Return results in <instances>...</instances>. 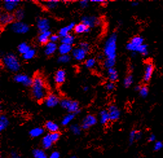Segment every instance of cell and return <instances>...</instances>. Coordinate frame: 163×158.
Wrapping results in <instances>:
<instances>
[{
    "mask_svg": "<svg viewBox=\"0 0 163 158\" xmlns=\"http://www.w3.org/2000/svg\"><path fill=\"white\" fill-rule=\"evenodd\" d=\"M48 90L45 82L42 76L37 75L32 78L31 86V94L36 101H40L48 95Z\"/></svg>",
    "mask_w": 163,
    "mask_h": 158,
    "instance_id": "cell-1",
    "label": "cell"
},
{
    "mask_svg": "<svg viewBox=\"0 0 163 158\" xmlns=\"http://www.w3.org/2000/svg\"><path fill=\"white\" fill-rule=\"evenodd\" d=\"M116 42H117V35L115 32L111 34L107 38L104 47V53L107 59L116 60V48H117Z\"/></svg>",
    "mask_w": 163,
    "mask_h": 158,
    "instance_id": "cell-2",
    "label": "cell"
},
{
    "mask_svg": "<svg viewBox=\"0 0 163 158\" xmlns=\"http://www.w3.org/2000/svg\"><path fill=\"white\" fill-rule=\"evenodd\" d=\"M3 64L8 71L16 73L20 70V63L16 56L13 53L6 54L2 59Z\"/></svg>",
    "mask_w": 163,
    "mask_h": 158,
    "instance_id": "cell-3",
    "label": "cell"
},
{
    "mask_svg": "<svg viewBox=\"0 0 163 158\" xmlns=\"http://www.w3.org/2000/svg\"><path fill=\"white\" fill-rule=\"evenodd\" d=\"M60 106L64 109H66L71 114H78L80 111L79 104L77 101H72L68 99H63L60 102Z\"/></svg>",
    "mask_w": 163,
    "mask_h": 158,
    "instance_id": "cell-4",
    "label": "cell"
},
{
    "mask_svg": "<svg viewBox=\"0 0 163 158\" xmlns=\"http://www.w3.org/2000/svg\"><path fill=\"white\" fill-rule=\"evenodd\" d=\"M143 44H144V38L142 36H136L131 39L126 45V49L131 52H137L138 48Z\"/></svg>",
    "mask_w": 163,
    "mask_h": 158,
    "instance_id": "cell-5",
    "label": "cell"
},
{
    "mask_svg": "<svg viewBox=\"0 0 163 158\" xmlns=\"http://www.w3.org/2000/svg\"><path fill=\"white\" fill-rule=\"evenodd\" d=\"M11 29L12 31L17 34H25L29 31V26L27 23L21 21L14 22L11 24Z\"/></svg>",
    "mask_w": 163,
    "mask_h": 158,
    "instance_id": "cell-6",
    "label": "cell"
},
{
    "mask_svg": "<svg viewBox=\"0 0 163 158\" xmlns=\"http://www.w3.org/2000/svg\"><path fill=\"white\" fill-rule=\"evenodd\" d=\"M14 80L17 83L23 84L27 87H31L32 84V79L25 74H16L14 77Z\"/></svg>",
    "mask_w": 163,
    "mask_h": 158,
    "instance_id": "cell-7",
    "label": "cell"
},
{
    "mask_svg": "<svg viewBox=\"0 0 163 158\" xmlns=\"http://www.w3.org/2000/svg\"><path fill=\"white\" fill-rule=\"evenodd\" d=\"M97 123V118L94 115L89 114L83 119L81 128L84 130H88L91 126H94Z\"/></svg>",
    "mask_w": 163,
    "mask_h": 158,
    "instance_id": "cell-8",
    "label": "cell"
},
{
    "mask_svg": "<svg viewBox=\"0 0 163 158\" xmlns=\"http://www.w3.org/2000/svg\"><path fill=\"white\" fill-rule=\"evenodd\" d=\"M82 22L89 28H91L99 25L100 20L99 18L95 16H84L82 18Z\"/></svg>",
    "mask_w": 163,
    "mask_h": 158,
    "instance_id": "cell-9",
    "label": "cell"
},
{
    "mask_svg": "<svg viewBox=\"0 0 163 158\" xmlns=\"http://www.w3.org/2000/svg\"><path fill=\"white\" fill-rule=\"evenodd\" d=\"M20 2V0H5L3 4V7L5 12L11 13L16 10Z\"/></svg>",
    "mask_w": 163,
    "mask_h": 158,
    "instance_id": "cell-10",
    "label": "cell"
},
{
    "mask_svg": "<svg viewBox=\"0 0 163 158\" xmlns=\"http://www.w3.org/2000/svg\"><path fill=\"white\" fill-rule=\"evenodd\" d=\"M107 111L109 113L110 121L114 122V121H116L119 119L120 117H121V111L117 108V106L113 104L110 105L107 109Z\"/></svg>",
    "mask_w": 163,
    "mask_h": 158,
    "instance_id": "cell-11",
    "label": "cell"
},
{
    "mask_svg": "<svg viewBox=\"0 0 163 158\" xmlns=\"http://www.w3.org/2000/svg\"><path fill=\"white\" fill-rule=\"evenodd\" d=\"M15 19L14 15L11 14L7 12H2L0 16V22L2 25H8V24H12L14 22Z\"/></svg>",
    "mask_w": 163,
    "mask_h": 158,
    "instance_id": "cell-12",
    "label": "cell"
},
{
    "mask_svg": "<svg viewBox=\"0 0 163 158\" xmlns=\"http://www.w3.org/2000/svg\"><path fill=\"white\" fill-rule=\"evenodd\" d=\"M153 71H154V65L151 62H147L144 68V72L143 80L145 83H148L151 80Z\"/></svg>",
    "mask_w": 163,
    "mask_h": 158,
    "instance_id": "cell-13",
    "label": "cell"
},
{
    "mask_svg": "<svg viewBox=\"0 0 163 158\" xmlns=\"http://www.w3.org/2000/svg\"><path fill=\"white\" fill-rule=\"evenodd\" d=\"M37 27L40 32L49 31L50 29V22L47 18H40L37 20Z\"/></svg>",
    "mask_w": 163,
    "mask_h": 158,
    "instance_id": "cell-14",
    "label": "cell"
},
{
    "mask_svg": "<svg viewBox=\"0 0 163 158\" xmlns=\"http://www.w3.org/2000/svg\"><path fill=\"white\" fill-rule=\"evenodd\" d=\"M87 53V52H86L85 51L79 47L75 48L72 51V55L74 59L76 60H77V61H82V60H84L85 59Z\"/></svg>",
    "mask_w": 163,
    "mask_h": 158,
    "instance_id": "cell-15",
    "label": "cell"
},
{
    "mask_svg": "<svg viewBox=\"0 0 163 158\" xmlns=\"http://www.w3.org/2000/svg\"><path fill=\"white\" fill-rule=\"evenodd\" d=\"M60 102L58 97L54 94H49L45 99V104L49 108L55 107Z\"/></svg>",
    "mask_w": 163,
    "mask_h": 158,
    "instance_id": "cell-16",
    "label": "cell"
},
{
    "mask_svg": "<svg viewBox=\"0 0 163 158\" xmlns=\"http://www.w3.org/2000/svg\"><path fill=\"white\" fill-rule=\"evenodd\" d=\"M52 35L50 31L44 32H40L38 37V41L42 45H46L50 42V37Z\"/></svg>",
    "mask_w": 163,
    "mask_h": 158,
    "instance_id": "cell-17",
    "label": "cell"
},
{
    "mask_svg": "<svg viewBox=\"0 0 163 158\" xmlns=\"http://www.w3.org/2000/svg\"><path fill=\"white\" fill-rule=\"evenodd\" d=\"M66 73L64 69H59L58 70L54 75V81L57 84L60 85L63 84L66 80Z\"/></svg>",
    "mask_w": 163,
    "mask_h": 158,
    "instance_id": "cell-18",
    "label": "cell"
},
{
    "mask_svg": "<svg viewBox=\"0 0 163 158\" xmlns=\"http://www.w3.org/2000/svg\"><path fill=\"white\" fill-rule=\"evenodd\" d=\"M75 26H76L75 22H71L67 26L61 28L59 31V33H58V34H59V36H60L61 38L65 37V36L69 34L70 31H71L72 30H74Z\"/></svg>",
    "mask_w": 163,
    "mask_h": 158,
    "instance_id": "cell-19",
    "label": "cell"
},
{
    "mask_svg": "<svg viewBox=\"0 0 163 158\" xmlns=\"http://www.w3.org/2000/svg\"><path fill=\"white\" fill-rule=\"evenodd\" d=\"M57 50V45L56 43L49 42L47 44L45 45V54L49 56L53 55Z\"/></svg>",
    "mask_w": 163,
    "mask_h": 158,
    "instance_id": "cell-20",
    "label": "cell"
},
{
    "mask_svg": "<svg viewBox=\"0 0 163 158\" xmlns=\"http://www.w3.org/2000/svg\"><path fill=\"white\" fill-rule=\"evenodd\" d=\"M74 31H75L76 34H83V33L88 32L90 31V28H89L84 23L81 22L80 23L76 24Z\"/></svg>",
    "mask_w": 163,
    "mask_h": 158,
    "instance_id": "cell-21",
    "label": "cell"
},
{
    "mask_svg": "<svg viewBox=\"0 0 163 158\" xmlns=\"http://www.w3.org/2000/svg\"><path fill=\"white\" fill-rule=\"evenodd\" d=\"M45 128L50 133L56 132L59 130V126H58V124L51 121H48L45 123Z\"/></svg>",
    "mask_w": 163,
    "mask_h": 158,
    "instance_id": "cell-22",
    "label": "cell"
},
{
    "mask_svg": "<svg viewBox=\"0 0 163 158\" xmlns=\"http://www.w3.org/2000/svg\"><path fill=\"white\" fill-rule=\"evenodd\" d=\"M72 45L61 44L58 47V51H59L61 55H67L71 52H72Z\"/></svg>",
    "mask_w": 163,
    "mask_h": 158,
    "instance_id": "cell-23",
    "label": "cell"
},
{
    "mask_svg": "<svg viewBox=\"0 0 163 158\" xmlns=\"http://www.w3.org/2000/svg\"><path fill=\"white\" fill-rule=\"evenodd\" d=\"M99 115L100 123L102 124L106 125V124L108 123L109 121H110L109 115L107 110H102V111H100Z\"/></svg>",
    "mask_w": 163,
    "mask_h": 158,
    "instance_id": "cell-24",
    "label": "cell"
},
{
    "mask_svg": "<svg viewBox=\"0 0 163 158\" xmlns=\"http://www.w3.org/2000/svg\"><path fill=\"white\" fill-rule=\"evenodd\" d=\"M53 144V142L51 140L50 135L49 134L46 135L43 138L42 140V147L44 148V149H49V148H50L52 147Z\"/></svg>",
    "mask_w": 163,
    "mask_h": 158,
    "instance_id": "cell-25",
    "label": "cell"
},
{
    "mask_svg": "<svg viewBox=\"0 0 163 158\" xmlns=\"http://www.w3.org/2000/svg\"><path fill=\"white\" fill-rule=\"evenodd\" d=\"M107 75H108L109 80L110 82H112V83H114V82L117 80L119 77L118 73L114 68L107 69Z\"/></svg>",
    "mask_w": 163,
    "mask_h": 158,
    "instance_id": "cell-26",
    "label": "cell"
},
{
    "mask_svg": "<svg viewBox=\"0 0 163 158\" xmlns=\"http://www.w3.org/2000/svg\"><path fill=\"white\" fill-rule=\"evenodd\" d=\"M30 45L26 43V42H22L20 44H19L18 47V51L21 54L23 55L24 54H25L27 51H29L30 49Z\"/></svg>",
    "mask_w": 163,
    "mask_h": 158,
    "instance_id": "cell-27",
    "label": "cell"
},
{
    "mask_svg": "<svg viewBox=\"0 0 163 158\" xmlns=\"http://www.w3.org/2000/svg\"><path fill=\"white\" fill-rule=\"evenodd\" d=\"M44 132V130L42 128H35L32 129L29 132V135H30L31 138H37V137H39L42 135L43 133Z\"/></svg>",
    "mask_w": 163,
    "mask_h": 158,
    "instance_id": "cell-28",
    "label": "cell"
},
{
    "mask_svg": "<svg viewBox=\"0 0 163 158\" xmlns=\"http://www.w3.org/2000/svg\"><path fill=\"white\" fill-rule=\"evenodd\" d=\"M9 124V121L7 116L5 115H1L0 117V130L3 131V130H5L7 128Z\"/></svg>",
    "mask_w": 163,
    "mask_h": 158,
    "instance_id": "cell-29",
    "label": "cell"
},
{
    "mask_svg": "<svg viewBox=\"0 0 163 158\" xmlns=\"http://www.w3.org/2000/svg\"><path fill=\"white\" fill-rule=\"evenodd\" d=\"M75 36H73L72 35L69 34L68 35L65 36V37L61 38V44L72 45L74 44V42H75Z\"/></svg>",
    "mask_w": 163,
    "mask_h": 158,
    "instance_id": "cell-30",
    "label": "cell"
},
{
    "mask_svg": "<svg viewBox=\"0 0 163 158\" xmlns=\"http://www.w3.org/2000/svg\"><path fill=\"white\" fill-rule=\"evenodd\" d=\"M32 154L35 158H47L45 152L42 149H39V148L34 150L32 151Z\"/></svg>",
    "mask_w": 163,
    "mask_h": 158,
    "instance_id": "cell-31",
    "label": "cell"
},
{
    "mask_svg": "<svg viewBox=\"0 0 163 158\" xmlns=\"http://www.w3.org/2000/svg\"><path fill=\"white\" fill-rule=\"evenodd\" d=\"M75 114L69 113V114H67L63 118L62 121H61V124H62L63 126L67 125L69 123L71 122L73 118H75Z\"/></svg>",
    "mask_w": 163,
    "mask_h": 158,
    "instance_id": "cell-32",
    "label": "cell"
},
{
    "mask_svg": "<svg viewBox=\"0 0 163 158\" xmlns=\"http://www.w3.org/2000/svg\"><path fill=\"white\" fill-rule=\"evenodd\" d=\"M36 51L35 49H30L29 51H27L25 54H24L23 55H22L23 59L25 60H31L36 56Z\"/></svg>",
    "mask_w": 163,
    "mask_h": 158,
    "instance_id": "cell-33",
    "label": "cell"
},
{
    "mask_svg": "<svg viewBox=\"0 0 163 158\" xmlns=\"http://www.w3.org/2000/svg\"><path fill=\"white\" fill-rule=\"evenodd\" d=\"M58 4H59V1L56 0H50V1H45L44 4L46 7L49 9H54L58 7Z\"/></svg>",
    "mask_w": 163,
    "mask_h": 158,
    "instance_id": "cell-34",
    "label": "cell"
},
{
    "mask_svg": "<svg viewBox=\"0 0 163 158\" xmlns=\"http://www.w3.org/2000/svg\"><path fill=\"white\" fill-rule=\"evenodd\" d=\"M137 53H139L144 56H147L148 54V47H147V45L144 44L142 45H140L138 48Z\"/></svg>",
    "mask_w": 163,
    "mask_h": 158,
    "instance_id": "cell-35",
    "label": "cell"
},
{
    "mask_svg": "<svg viewBox=\"0 0 163 158\" xmlns=\"http://www.w3.org/2000/svg\"><path fill=\"white\" fill-rule=\"evenodd\" d=\"M14 17L15 19L17 21H21L22 19H23V18L25 16V13L24 11L22 8H18L16 10L14 13Z\"/></svg>",
    "mask_w": 163,
    "mask_h": 158,
    "instance_id": "cell-36",
    "label": "cell"
},
{
    "mask_svg": "<svg viewBox=\"0 0 163 158\" xmlns=\"http://www.w3.org/2000/svg\"><path fill=\"white\" fill-rule=\"evenodd\" d=\"M133 83V77L132 75H129L125 77L124 79V86L125 87H129Z\"/></svg>",
    "mask_w": 163,
    "mask_h": 158,
    "instance_id": "cell-37",
    "label": "cell"
},
{
    "mask_svg": "<svg viewBox=\"0 0 163 158\" xmlns=\"http://www.w3.org/2000/svg\"><path fill=\"white\" fill-rule=\"evenodd\" d=\"M96 60L93 58H90V59H88L87 60H86V61L85 62V67L88 69H91V68H93L96 65Z\"/></svg>",
    "mask_w": 163,
    "mask_h": 158,
    "instance_id": "cell-38",
    "label": "cell"
},
{
    "mask_svg": "<svg viewBox=\"0 0 163 158\" xmlns=\"http://www.w3.org/2000/svg\"><path fill=\"white\" fill-rule=\"evenodd\" d=\"M116 63V60H111V59H106L104 61V66L107 69L109 68H112L114 67Z\"/></svg>",
    "mask_w": 163,
    "mask_h": 158,
    "instance_id": "cell-39",
    "label": "cell"
},
{
    "mask_svg": "<svg viewBox=\"0 0 163 158\" xmlns=\"http://www.w3.org/2000/svg\"><path fill=\"white\" fill-rule=\"evenodd\" d=\"M139 95L143 98H146L149 94V90L147 86H141L140 91L139 92Z\"/></svg>",
    "mask_w": 163,
    "mask_h": 158,
    "instance_id": "cell-40",
    "label": "cell"
},
{
    "mask_svg": "<svg viewBox=\"0 0 163 158\" xmlns=\"http://www.w3.org/2000/svg\"><path fill=\"white\" fill-rule=\"evenodd\" d=\"M137 130H131L129 135V143L130 145L133 143L135 141H136V133Z\"/></svg>",
    "mask_w": 163,
    "mask_h": 158,
    "instance_id": "cell-41",
    "label": "cell"
},
{
    "mask_svg": "<svg viewBox=\"0 0 163 158\" xmlns=\"http://www.w3.org/2000/svg\"><path fill=\"white\" fill-rule=\"evenodd\" d=\"M71 56L69 54L67 55H61L58 59V62L61 63H66L70 62Z\"/></svg>",
    "mask_w": 163,
    "mask_h": 158,
    "instance_id": "cell-42",
    "label": "cell"
},
{
    "mask_svg": "<svg viewBox=\"0 0 163 158\" xmlns=\"http://www.w3.org/2000/svg\"><path fill=\"white\" fill-rule=\"evenodd\" d=\"M163 148V142L161 141H156L153 145V150L154 152H157L161 150Z\"/></svg>",
    "mask_w": 163,
    "mask_h": 158,
    "instance_id": "cell-43",
    "label": "cell"
},
{
    "mask_svg": "<svg viewBox=\"0 0 163 158\" xmlns=\"http://www.w3.org/2000/svg\"><path fill=\"white\" fill-rule=\"evenodd\" d=\"M49 135H50L51 140L53 141V143H54V142H56L60 139V136H61V133L59 132H53V133H49Z\"/></svg>",
    "mask_w": 163,
    "mask_h": 158,
    "instance_id": "cell-44",
    "label": "cell"
},
{
    "mask_svg": "<svg viewBox=\"0 0 163 158\" xmlns=\"http://www.w3.org/2000/svg\"><path fill=\"white\" fill-rule=\"evenodd\" d=\"M81 129L82 128L81 126H79L78 125H73L71 127V132L74 133V134H80V133L81 132Z\"/></svg>",
    "mask_w": 163,
    "mask_h": 158,
    "instance_id": "cell-45",
    "label": "cell"
},
{
    "mask_svg": "<svg viewBox=\"0 0 163 158\" xmlns=\"http://www.w3.org/2000/svg\"><path fill=\"white\" fill-rule=\"evenodd\" d=\"M79 47L82 48V49H84V51H85L86 52H88L90 50V45L87 42H82L80 43L79 44Z\"/></svg>",
    "mask_w": 163,
    "mask_h": 158,
    "instance_id": "cell-46",
    "label": "cell"
},
{
    "mask_svg": "<svg viewBox=\"0 0 163 158\" xmlns=\"http://www.w3.org/2000/svg\"><path fill=\"white\" fill-rule=\"evenodd\" d=\"M115 86L114 83H112V82H109V83L106 84V88L107 90L112 91V90L115 89Z\"/></svg>",
    "mask_w": 163,
    "mask_h": 158,
    "instance_id": "cell-47",
    "label": "cell"
},
{
    "mask_svg": "<svg viewBox=\"0 0 163 158\" xmlns=\"http://www.w3.org/2000/svg\"><path fill=\"white\" fill-rule=\"evenodd\" d=\"M89 1L87 0H82L80 1V6L82 8H85L88 7Z\"/></svg>",
    "mask_w": 163,
    "mask_h": 158,
    "instance_id": "cell-48",
    "label": "cell"
},
{
    "mask_svg": "<svg viewBox=\"0 0 163 158\" xmlns=\"http://www.w3.org/2000/svg\"><path fill=\"white\" fill-rule=\"evenodd\" d=\"M60 36L57 35H52L50 37V42H53V43H56L57 41L59 40Z\"/></svg>",
    "mask_w": 163,
    "mask_h": 158,
    "instance_id": "cell-49",
    "label": "cell"
},
{
    "mask_svg": "<svg viewBox=\"0 0 163 158\" xmlns=\"http://www.w3.org/2000/svg\"><path fill=\"white\" fill-rule=\"evenodd\" d=\"M156 135L154 134V133H151L147 138V141L150 142H155L156 141Z\"/></svg>",
    "mask_w": 163,
    "mask_h": 158,
    "instance_id": "cell-50",
    "label": "cell"
},
{
    "mask_svg": "<svg viewBox=\"0 0 163 158\" xmlns=\"http://www.w3.org/2000/svg\"><path fill=\"white\" fill-rule=\"evenodd\" d=\"M49 158H60V153L58 152L55 151L51 154Z\"/></svg>",
    "mask_w": 163,
    "mask_h": 158,
    "instance_id": "cell-51",
    "label": "cell"
},
{
    "mask_svg": "<svg viewBox=\"0 0 163 158\" xmlns=\"http://www.w3.org/2000/svg\"><path fill=\"white\" fill-rule=\"evenodd\" d=\"M143 137V132L141 131H137V133H136V141L140 140V139L142 138Z\"/></svg>",
    "mask_w": 163,
    "mask_h": 158,
    "instance_id": "cell-52",
    "label": "cell"
},
{
    "mask_svg": "<svg viewBox=\"0 0 163 158\" xmlns=\"http://www.w3.org/2000/svg\"><path fill=\"white\" fill-rule=\"evenodd\" d=\"M10 158H20V156L16 152H12L11 153Z\"/></svg>",
    "mask_w": 163,
    "mask_h": 158,
    "instance_id": "cell-53",
    "label": "cell"
},
{
    "mask_svg": "<svg viewBox=\"0 0 163 158\" xmlns=\"http://www.w3.org/2000/svg\"><path fill=\"white\" fill-rule=\"evenodd\" d=\"M91 2L93 3H98V4H106V1H104V0H92Z\"/></svg>",
    "mask_w": 163,
    "mask_h": 158,
    "instance_id": "cell-54",
    "label": "cell"
},
{
    "mask_svg": "<svg viewBox=\"0 0 163 158\" xmlns=\"http://www.w3.org/2000/svg\"><path fill=\"white\" fill-rule=\"evenodd\" d=\"M138 5H139V3L136 2V1H133L131 4V5L132 6V7H136V6H137Z\"/></svg>",
    "mask_w": 163,
    "mask_h": 158,
    "instance_id": "cell-55",
    "label": "cell"
},
{
    "mask_svg": "<svg viewBox=\"0 0 163 158\" xmlns=\"http://www.w3.org/2000/svg\"><path fill=\"white\" fill-rule=\"evenodd\" d=\"M140 88H141L140 86H137L136 87H135V90L137 91V92H139L140 90Z\"/></svg>",
    "mask_w": 163,
    "mask_h": 158,
    "instance_id": "cell-56",
    "label": "cell"
},
{
    "mask_svg": "<svg viewBox=\"0 0 163 158\" xmlns=\"http://www.w3.org/2000/svg\"><path fill=\"white\" fill-rule=\"evenodd\" d=\"M131 55L133 57H135L137 55V52H131Z\"/></svg>",
    "mask_w": 163,
    "mask_h": 158,
    "instance_id": "cell-57",
    "label": "cell"
},
{
    "mask_svg": "<svg viewBox=\"0 0 163 158\" xmlns=\"http://www.w3.org/2000/svg\"><path fill=\"white\" fill-rule=\"evenodd\" d=\"M83 90H84V92H87V91H88V90H89V87L87 86H85Z\"/></svg>",
    "mask_w": 163,
    "mask_h": 158,
    "instance_id": "cell-58",
    "label": "cell"
},
{
    "mask_svg": "<svg viewBox=\"0 0 163 158\" xmlns=\"http://www.w3.org/2000/svg\"><path fill=\"white\" fill-rule=\"evenodd\" d=\"M98 59H102V55H99V56H98Z\"/></svg>",
    "mask_w": 163,
    "mask_h": 158,
    "instance_id": "cell-59",
    "label": "cell"
},
{
    "mask_svg": "<svg viewBox=\"0 0 163 158\" xmlns=\"http://www.w3.org/2000/svg\"></svg>",
    "mask_w": 163,
    "mask_h": 158,
    "instance_id": "cell-60",
    "label": "cell"
}]
</instances>
